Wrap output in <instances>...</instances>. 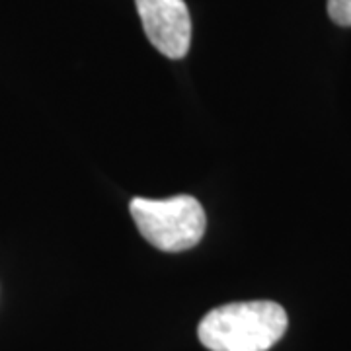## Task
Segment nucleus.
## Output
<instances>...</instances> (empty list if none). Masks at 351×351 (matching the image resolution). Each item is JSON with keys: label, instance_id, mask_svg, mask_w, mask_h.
I'll use <instances>...</instances> for the list:
<instances>
[{"label": "nucleus", "instance_id": "nucleus-1", "mask_svg": "<svg viewBox=\"0 0 351 351\" xmlns=\"http://www.w3.org/2000/svg\"><path fill=\"white\" fill-rule=\"evenodd\" d=\"M287 324L285 308L274 301L230 302L203 316L197 336L211 351H267Z\"/></svg>", "mask_w": 351, "mask_h": 351}, {"label": "nucleus", "instance_id": "nucleus-3", "mask_svg": "<svg viewBox=\"0 0 351 351\" xmlns=\"http://www.w3.org/2000/svg\"><path fill=\"white\" fill-rule=\"evenodd\" d=\"M147 38L168 59L186 57L191 43V18L184 0H135Z\"/></svg>", "mask_w": 351, "mask_h": 351}, {"label": "nucleus", "instance_id": "nucleus-4", "mask_svg": "<svg viewBox=\"0 0 351 351\" xmlns=\"http://www.w3.org/2000/svg\"><path fill=\"white\" fill-rule=\"evenodd\" d=\"M328 14L332 22L348 27L351 25V0H328Z\"/></svg>", "mask_w": 351, "mask_h": 351}, {"label": "nucleus", "instance_id": "nucleus-2", "mask_svg": "<svg viewBox=\"0 0 351 351\" xmlns=\"http://www.w3.org/2000/svg\"><path fill=\"white\" fill-rule=\"evenodd\" d=\"M141 237L162 252L193 248L205 232L207 217L201 203L191 195L168 199L135 197L129 205Z\"/></svg>", "mask_w": 351, "mask_h": 351}]
</instances>
